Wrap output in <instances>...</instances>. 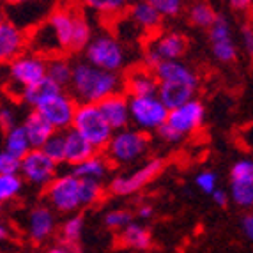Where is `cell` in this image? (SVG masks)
<instances>
[{
    "label": "cell",
    "mask_w": 253,
    "mask_h": 253,
    "mask_svg": "<svg viewBox=\"0 0 253 253\" xmlns=\"http://www.w3.org/2000/svg\"><path fill=\"white\" fill-rule=\"evenodd\" d=\"M68 87L76 103H97L110 94L123 90V76L121 73L96 68L87 60H78L73 64Z\"/></svg>",
    "instance_id": "cell-1"
},
{
    "label": "cell",
    "mask_w": 253,
    "mask_h": 253,
    "mask_svg": "<svg viewBox=\"0 0 253 253\" xmlns=\"http://www.w3.org/2000/svg\"><path fill=\"white\" fill-rule=\"evenodd\" d=\"M149 147H151L149 133L127 126L123 129H115L103 151L110 165L129 167L142 160L149 152Z\"/></svg>",
    "instance_id": "cell-2"
},
{
    "label": "cell",
    "mask_w": 253,
    "mask_h": 253,
    "mask_svg": "<svg viewBox=\"0 0 253 253\" xmlns=\"http://www.w3.org/2000/svg\"><path fill=\"white\" fill-rule=\"evenodd\" d=\"M85 60L105 71L121 73L127 64V51L115 36L108 32L92 36L84 48Z\"/></svg>",
    "instance_id": "cell-3"
},
{
    "label": "cell",
    "mask_w": 253,
    "mask_h": 253,
    "mask_svg": "<svg viewBox=\"0 0 253 253\" xmlns=\"http://www.w3.org/2000/svg\"><path fill=\"white\" fill-rule=\"evenodd\" d=\"M71 127L78 131L87 142L94 145L97 151H103L114 133L112 126L103 117L97 103H78L73 115Z\"/></svg>",
    "instance_id": "cell-4"
},
{
    "label": "cell",
    "mask_w": 253,
    "mask_h": 253,
    "mask_svg": "<svg viewBox=\"0 0 253 253\" xmlns=\"http://www.w3.org/2000/svg\"><path fill=\"white\" fill-rule=\"evenodd\" d=\"M44 200L55 212L71 214L82 209L80 204V179L71 172L57 173L44 188Z\"/></svg>",
    "instance_id": "cell-5"
},
{
    "label": "cell",
    "mask_w": 253,
    "mask_h": 253,
    "mask_svg": "<svg viewBox=\"0 0 253 253\" xmlns=\"http://www.w3.org/2000/svg\"><path fill=\"white\" fill-rule=\"evenodd\" d=\"M129 105V124L145 133H154L165 123L169 108L156 94L149 96H127Z\"/></svg>",
    "instance_id": "cell-6"
},
{
    "label": "cell",
    "mask_w": 253,
    "mask_h": 253,
    "mask_svg": "<svg viewBox=\"0 0 253 253\" xmlns=\"http://www.w3.org/2000/svg\"><path fill=\"white\" fill-rule=\"evenodd\" d=\"M59 163H55L44 151L39 147H32L27 154L20 158V170L18 173L27 184L34 186L38 190H44L51 182V179L59 173Z\"/></svg>",
    "instance_id": "cell-7"
},
{
    "label": "cell",
    "mask_w": 253,
    "mask_h": 253,
    "mask_svg": "<svg viewBox=\"0 0 253 253\" xmlns=\"http://www.w3.org/2000/svg\"><path fill=\"white\" fill-rule=\"evenodd\" d=\"M204 119H206V106L202 105L200 99L193 97L175 108H170L165 124L181 140H186L202 127Z\"/></svg>",
    "instance_id": "cell-8"
},
{
    "label": "cell",
    "mask_w": 253,
    "mask_h": 253,
    "mask_svg": "<svg viewBox=\"0 0 253 253\" xmlns=\"http://www.w3.org/2000/svg\"><path fill=\"white\" fill-rule=\"evenodd\" d=\"M163 160L160 158H152V160L145 161L144 165H140L138 169H135L129 173H123V175H115L110 181L108 190L112 195L117 197H129V195L138 193L144 186H147L152 179H156L161 172H163Z\"/></svg>",
    "instance_id": "cell-9"
},
{
    "label": "cell",
    "mask_w": 253,
    "mask_h": 253,
    "mask_svg": "<svg viewBox=\"0 0 253 253\" xmlns=\"http://www.w3.org/2000/svg\"><path fill=\"white\" fill-rule=\"evenodd\" d=\"M186 50H188V39L181 32L170 30V32L158 34L145 50L144 66L149 69H154L161 60L182 59Z\"/></svg>",
    "instance_id": "cell-10"
},
{
    "label": "cell",
    "mask_w": 253,
    "mask_h": 253,
    "mask_svg": "<svg viewBox=\"0 0 253 253\" xmlns=\"http://www.w3.org/2000/svg\"><path fill=\"white\" fill-rule=\"evenodd\" d=\"M9 64V78L18 89L32 85L46 76V57L36 51H21Z\"/></svg>",
    "instance_id": "cell-11"
},
{
    "label": "cell",
    "mask_w": 253,
    "mask_h": 253,
    "mask_svg": "<svg viewBox=\"0 0 253 253\" xmlns=\"http://www.w3.org/2000/svg\"><path fill=\"white\" fill-rule=\"evenodd\" d=\"M209 44L216 62L232 64L237 59V42L232 34V23L228 18L216 14L214 21L209 27Z\"/></svg>",
    "instance_id": "cell-12"
},
{
    "label": "cell",
    "mask_w": 253,
    "mask_h": 253,
    "mask_svg": "<svg viewBox=\"0 0 253 253\" xmlns=\"http://www.w3.org/2000/svg\"><path fill=\"white\" fill-rule=\"evenodd\" d=\"M76 105L78 103L75 97L62 89L48 99H44L41 105L36 106V110L53 126L55 131H66L71 127Z\"/></svg>",
    "instance_id": "cell-13"
},
{
    "label": "cell",
    "mask_w": 253,
    "mask_h": 253,
    "mask_svg": "<svg viewBox=\"0 0 253 253\" xmlns=\"http://www.w3.org/2000/svg\"><path fill=\"white\" fill-rule=\"evenodd\" d=\"M228 199L243 209H250L253 206V161L250 158L237 160L232 165Z\"/></svg>",
    "instance_id": "cell-14"
},
{
    "label": "cell",
    "mask_w": 253,
    "mask_h": 253,
    "mask_svg": "<svg viewBox=\"0 0 253 253\" xmlns=\"http://www.w3.org/2000/svg\"><path fill=\"white\" fill-rule=\"evenodd\" d=\"M25 232L34 245H44L57 232V214L48 204L32 207L25 219Z\"/></svg>",
    "instance_id": "cell-15"
},
{
    "label": "cell",
    "mask_w": 253,
    "mask_h": 253,
    "mask_svg": "<svg viewBox=\"0 0 253 253\" xmlns=\"http://www.w3.org/2000/svg\"><path fill=\"white\" fill-rule=\"evenodd\" d=\"M199 82L186 80H161L158 82L156 96L160 97L167 108H175L182 103L190 101L197 96Z\"/></svg>",
    "instance_id": "cell-16"
},
{
    "label": "cell",
    "mask_w": 253,
    "mask_h": 253,
    "mask_svg": "<svg viewBox=\"0 0 253 253\" xmlns=\"http://www.w3.org/2000/svg\"><path fill=\"white\" fill-rule=\"evenodd\" d=\"M97 106L114 131L129 126V105H127V96L123 90L103 97L101 101H97Z\"/></svg>",
    "instance_id": "cell-17"
},
{
    "label": "cell",
    "mask_w": 253,
    "mask_h": 253,
    "mask_svg": "<svg viewBox=\"0 0 253 253\" xmlns=\"http://www.w3.org/2000/svg\"><path fill=\"white\" fill-rule=\"evenodd\" d=\"M27 46V36L13 21L0 20V64H7Z\"/></svg>",
    "instance_id": "cell-18"
},
{
    "label": "cell",
    "mask_w": 253,
    "mask_h": 253,
    "mask_svg": "<svg viewBox=\"0 0 253 253\" xmlns=\"http://www.w3.org/2000/svg\"><path fill=\"white\" fill-rule=\"evenodd\" d=\"M158 90V78L154 71L149 68L136 66L129 69L126 76H123V92L126 96H149L156 94Z\"/></svg>",
    "instance_id": "cell-19"
},
{
    "label": "cell",
    "mask_w": 253,
    "mask_h": 253,
    "mask_svg": "<svg viewBox=\"0 0 253 253\" xmlns=\"http://www.w3.org/2000/svg\"><path fill=\"white\" fill-rule=\"evenodd\" d=\"M127 7H129L127 9V18L136 29L142 30V32H149V34L158 32L163 18H161L156 4L144 2V0H135Z\"/></svg>",
    "instance_id": "cell-20"
},
{
    "label": "cell",
    "mask_w": 253,
    "mask_h": 253,
    "mask_svg": "<svg viewBox=\"0 0 253 253\" xmlns=\"http://www.w3.org/2000/svg\"><path fill=\"white\" fill-rule=\"evenodd\" d=\"M96 152L99 151L90 142H87L78 131H75L73 127L64 131V163L66 165L71 167V165L80 163Z\"/></svg>",
    "instance_id": "cell-21"
},
{
    "label": "cell",
    "mask_w": 253,
    "mask_h": 253,
    "mask_svg": "<svg viewBox=\"0 0 253 253\" xmlns=\"http://www.w3.org/2000/svg\"><path fill=\"white\" fill-rule=\"evenodd\" d=\"M110 161L106 160L105 154H101V151L92 154L87 160L80 161V163L71 165L69 172L78 179H92V181L103 182L110 173Z\"/></svg>",
    "instance_id": "cell-22"
},
{
    "label": "cell",
    "mask_w": 253,
    "mask_h": 253,
    "mask_svg": "<svg viewBox=\"0 0 253 253\" xmlns=\"http://www.w3.org/2000/svg\"><path fill=\"white\" fill-rule=\"evenodd\" d=\"M21 127L25 129L27 138H29L32 147H41V145L55 133L53 126H51L36 108H32L29 114L25 115L23 123H21Z\"/></svg>",
    "instance_id": "cell-23"
},
{
    "label": "cell",
    "mask_w": 253,
    "mask_h": 253,
    "mask_svg": "<svg viewBox=\"0 0 253 253\" xmlns=\"http://www.w3.org/2000/svg\"><path fill=\"white\" fill-rule=\"evenodd\" d=\"M46 23L50 25L51 32H53L55 39L59 42L62 53H68L69 46H71V36H73V23H75V13L71 11H55L50 14V18L46 20Z\"/></svg>",
    "instance_id": "cell-24"
},
{
    "label": "cell",
    "mask_w": 253,
    "mask_h": 253,
    "mask_svg": "<svg viewBox=\"0 0 253 253\" xmlns=\"http://www.w3.org/2000/svg\"><path fill=\"white\" fill-rule=\"evenodd\" d=\"M59 90H62V87L55 84L53 80H50L48 76H44V78H41V80L36 82V84L23 87V89L20 90V99L25 103L27 106H30V108H36V106L41 105L44 99H48L50 96L57 94Z\"/></svg>",
    "instance_id": "cell-25"
},
{
    "label": "cell",
    "mask_w": 253,
    "mask_h": 253,
    "mask_svg": "<svg viewBox=\"0 0 253 253\" xmlns=\"http://www.w3.org/2000/svg\"><path fill=\"white\" fill-rule=\"evenodd\" d=\"M119 232H121V236H119L121 246H124V248H127V250L144 252V250H149L152 246L151 230L142 223L131 221V223H127L123 230H119Z\"/></svg>",
    "instance_id": "cell-26"
},
{
    "label": "cell",
    "mask_w": 253,
    "mask_h": 253,
    "mask_svg": "<svg viewBox=\"0 0 253 253\" xmlns=\"http://www.w3.org/2000/svg\"><path fill=\"white\" fill-rule=\"evenodd\" d=\"M71 71H73V62H69L62 53L46 57V76L50 80H53L57 85H60L62 89H66L69 85Z\"/></svg>",
    "instance_id": "cell-27"
},
{
    "label": "cell",
    "mask_w": 253,
    "mask_h": 253,
    "mask_svg": "<svg viewBox=\"0 0 253 253\" xmlns=\"http://www.w3.org/2000/svg\"><path fill=\"white\" fill-rule=\"evenodd\" d=\"M4 149L11 152V154H14V156H18V158H21L23 154H27V152L32 149L29 138H27L25 129L21 127V124H16V126L5 129Z\"/></svg>",
    "instance_id": "cell-28"
},
{
    "label": "cell",
    "mask_w": 253,
    "mask_h": 253,
    "mask_svg": "<svg viewBox=\"0 0 253 253\" xmlns=\"http://www.w3.org/2000/svg\"><path fill=\"white\" fill-rule=\"evenodd\" d=\"M216 18V11L206 0H195L188 7V20L197 29H209Z\"/></svg>",
    "instance_id": "cell-29"
},
{
    "label": "cell",
    "mask_w": 253,
    "mask_h": 253,
    "mask_svg": "<svg viewBox=\"0 0 253 253\" xmlns=\"http://www.w3.org/2000/svg\"><path fill=\"white\" fill-rule=\"evenodd\" d=\"M90 38H92V29H90V23L87 21V18L75 13L69 53H80V51H84V48L87 46V42L90 41Z\"/></svg>",
    "instance_id": "cell-30"
},
{
    "label": "cell",
    "mask_w": 253,
    "mask_h": 253,
    "mask_svg": "<svg viewBox=\"0 0 253 253\" xmlns=\"http://www.w3.org/2000/svg\"><path fill=\"white\" fill-rule=\"evenodd\" d=\"M25 188V181L20 173H0V202H13Z\"/></svg>",
    "instance_id": "cell-31"
},
{
    "label": "cell",
    "mask_w": 253,
    "mask_h": 253,
    "mask_svg": "<svg viewBox=\"0 0 253 253\" xmlns=\"http://www.w3.org/2000/svg\"><path fill=\"white\" fill-rule=\"evenodd\" d=\"M84 228H85V219L82 214H73L68 216V218L64 219V223L60 225V237L59 239L66 241L69 245H76L80 243L82 239V234H84Z\"/></svg>",
    "instance_id": "cell-32"
},
{
    "label": "cell",
    "mask_w": 253,
    "mask_h": 253,
    "mask_svg": "<svg viewBox=\"0 0 253 253\" xmlns=\"http://www.w3.org/2000/svg\"><path fill=\"white\" fill-rule=\"evenodd\" d=\"M103 197V182L92 179H80V204L82 207H90Z\"/></svg>",
    "instance_id": "cell-33"
},
{
    "label": "cell",
    "mask_w": 253,
    "mask_h": 253,
    "mask_svg": "<svg viewBox=\"0 0 253 253\" xmlns=\"http://www.w3.org/2000/svg\"><path fill=\"white\" fill-rule=\"evenodd\" d=\"M84 4L97 14L105 16H117L127 7L123 0H84Z\"/></svg>",
    "instance_id": "cell-34"
},
{
    "label": "cell",
    "mask_w": 253,
    "mask_h": 253,
    "mask_svg": "<svg viewBox=\"0 0 253 253\" xmlns=\"http://www.w3.org/2000/svg\"><path fill=\"white\" fill-rule=\"evenodd\" d=\"M39 149L44 151L46 156H50L55 163H64V131H55L53 135L44 142Z\"/></svg>",
    "instance_id": "cell-35"
},
{
    "label": "cell",
    "mask_w": 253,
    "mask_h": 253,
    "mask_svg": "<svg viewBox=\"0 0 253 253\" xmlns=\"http://www.w3.org/2000/svg\"><path fill=\"white\" fill-rule=\"evenodd\" d=\"M133 221V214L131 211H126V209H114V211H108L105 216V225L110 230H123L127 223Z\"/></svg>",
    "instance_id": "cell-36"
},
{
    "label": "cell",
    "mask_w": 253,
    "mask_h": 253,
    "mask_svg": "<svg viewBox=\"0 0 253 253\" xmlns=\"http://www.w3.org/2000/svg\"><path fill=\"white\" fill-rule=\"evenodd\" d=\"M156 7L160 11L161 18L167 20H173L179 18L186 9V0H158Z\"/></svg>",
    "instance_id": "cell-37"
},
{
    "label": "cell",
    "mask_w": 253,
    "mask_h": 253,
    "mask_svg": "<svg viewBox=\"0 0 253 253\" xmlns=\"http://www.w3.org/2000/svg\"><path fill=\"white\" fill-rule=\"evenodd\" d=\"M195 186L199 188V191L206 195H211L212 191L218 188V173H214L212 170H202L197 173L195 177Z\"/></svg>",
    "instance_id": "cell-38"
},
{
    "label": "cell",
    "mask_w": 253,
    "mask_h": 253,
    "mask_svg": "<svg viewBox=\"0 0 253 253\" xmlns=\"http://www.w3.org/2000/svg\"><path fill=\"white\" fill-rule=\"evenodd\" d=\"M20 170V158L9 151H0V173H16Z\"/></svg>",
    "instance_id": "cell-39"
},
{
    "label": "cell",
    "mask_w": 253,
    "mask_h": 253,
    "mask_svg": "<svg viewBox=\"0 0 253 253\" xmlns=\"http://www.w3.org/2000/svg\"><path fill=\"white\" fill-rule=\"evenodd\" d=\"M18 124V114L16 110L13 106L9 105H2L0 106V127L2 129H9V127H13Z\"/></svg>",
    "instance_id": "cell-40"
},
{
    "label": "cell",
    "mask_w": 253,
    "mask_h": 253,
    "mask_svg": "<svg viewBox=\"0 0 253 253\" xmlns=\"http://www.w3.org/2000/svg\"><path fill=\"white\" fill-rule=\"evenodd\" d=\"M241 46L245 48L248 57L253 55V29L252 25H245L241 29Z\"/></svg>",
    "instance_id": "cell-41"
},
{
    "label": "cell",
    "mask_w": 253,
    "mask_h": 253,
    "mask_svg": "<svg viewBox=\"0 0 253 253\" xmlns=\"http://www.w3.org/2000/svg\"><path fill=\"white\" fill-rule=\"evenodd\" d=\"M239 228H241V234H243V236H245L246 239H248V241L253 239V216L250 214V212L241 218Z\"/></svg>",
    "instance_id": "cell-42"
},
{
    "label": "cell",
    "mask_w": 253,
    "mask_h": 253,
    "mask_svg": "<svg viewBox=\"0 0 253 253\" xmlns=\"http://www.w3.org/2000/svg\"><path fill=\"white\" fill-rule=\"evenodd\" d=\"M78 246L76 245H69V243H66V241H62V239H59L57 241V245H53V246H50L48 248V252H51V253H69V252H78Z\"/></svg>",
    "instance_id": "cell-43"
},
{
    "label": "cell",
    "mask_w": 253,
    "mask_h": 253,
    "mask_svg": "<svg viewBox=\"0 0 253 253\" xmlns=\"http://www.w3.org/2000/svg\"><path fill=\"white\" fill-rule=\"evenodd\" d=\"M211 197H212V202H214L216 206H219V207L228 206V202H230V199H228V191L221 190V188H216V190L211 193Z\"/></svg>",
    "instance_id": "cell-44"
},
{
    "label": "cell",
    "mask_w": 253,
    "mask_h": 253,
    "mask_svg": "<svg viewBox=\"0 0 253 253\" xmlns=\"http://www.w3.org/2000/svg\"><path fill=\"white\" fill-rule=\"evenodd\" d=\"M228 4L236 13H248L253 5V0H228Z\"/></svg>",
    "instance_id": "cell-45"
},
{
    "label": "cell",
    "mask_w": 253,
    "mask_h": 253,
    "mask_svg": "<svg viewBox=\"0 0 253 253\" xmlns=\"http://www.w3.org/2000/svg\"><path fill=\"white\" fill-rule=\"evenodd\" d=\"M138 218L140 219H151L152 216H154V207L151 206V204H142V206L138 207Z\"/></svg>",
    "instance_id": "cell-46"
},
{
    "label": "cell",
    "mask_w": 253,
    "mask_h": 253,
    "mask_svg": "<svg viewBox=\"0 0 253 253\" xmlns=\"http://www.w3.org/2000/svg\"><path fill=\"white\" fill-rule=\"evenodd\" d=\"M9 236H11V230H9V227L4 223V221H0V241L9 239Z\"/></svg>",
    "instance_id": "cell-47"
},
{
    "label": "cell",
    "mask_w": 253,
    "mask_h": 253,
    "mask_svg": "<svg viewBox=\"0 0 253 253\" xmlns=\"http://www.w3.org/2000/svg\"><path fill=\"white\" fill-rule=\"evenodd\" d=\"M7 2H11V4H27L30 0H7Z\"/></svg>",
    "instance_id": "cell-48"
},
{
    "label": "cell",
    "mask_w": 253,
    "mask_h": 253,
    "mask_svg": "<svg viewBox=\"0 0 253 253\" xmlns=\"http://www.w3.org/2000/svg\"><path fill=\"white\" fill-rule=\"evenodd\" d=\"M123 2H124V4H126V5H129L131 2H135V0H123Z\"/></svg>",
    "instance_id": "cell-49"
},
{
    "label": "cell",
    "mask_w": 253,
    "mask_h": 253,
    "mask_svg": "<svg viewBox=\"0 0 253 253\" xmlns=\"http://www.w3.org/2000/svg\"><path fill=\"white\" fill-rule=\"evenodd\" d=\"M144 2H151V4H156L158 0H144Z\"/></svg>",
    "instance_id": "cell-50"
},
{
    "label": "cell",
    "mask_w": 253,
    "mask_h": 253,
    "mask_svg": "<svg viewBox=\"0 0 253 253\" xmlns=\"http://www.w3.org/2000/svg\"><path fill=\"white\" fill-rule=\"evenodd\" d=\"M0 212H2V202H0Z\"/></svg>",
    "instance_id": "cell-51"
}]
</instances>
